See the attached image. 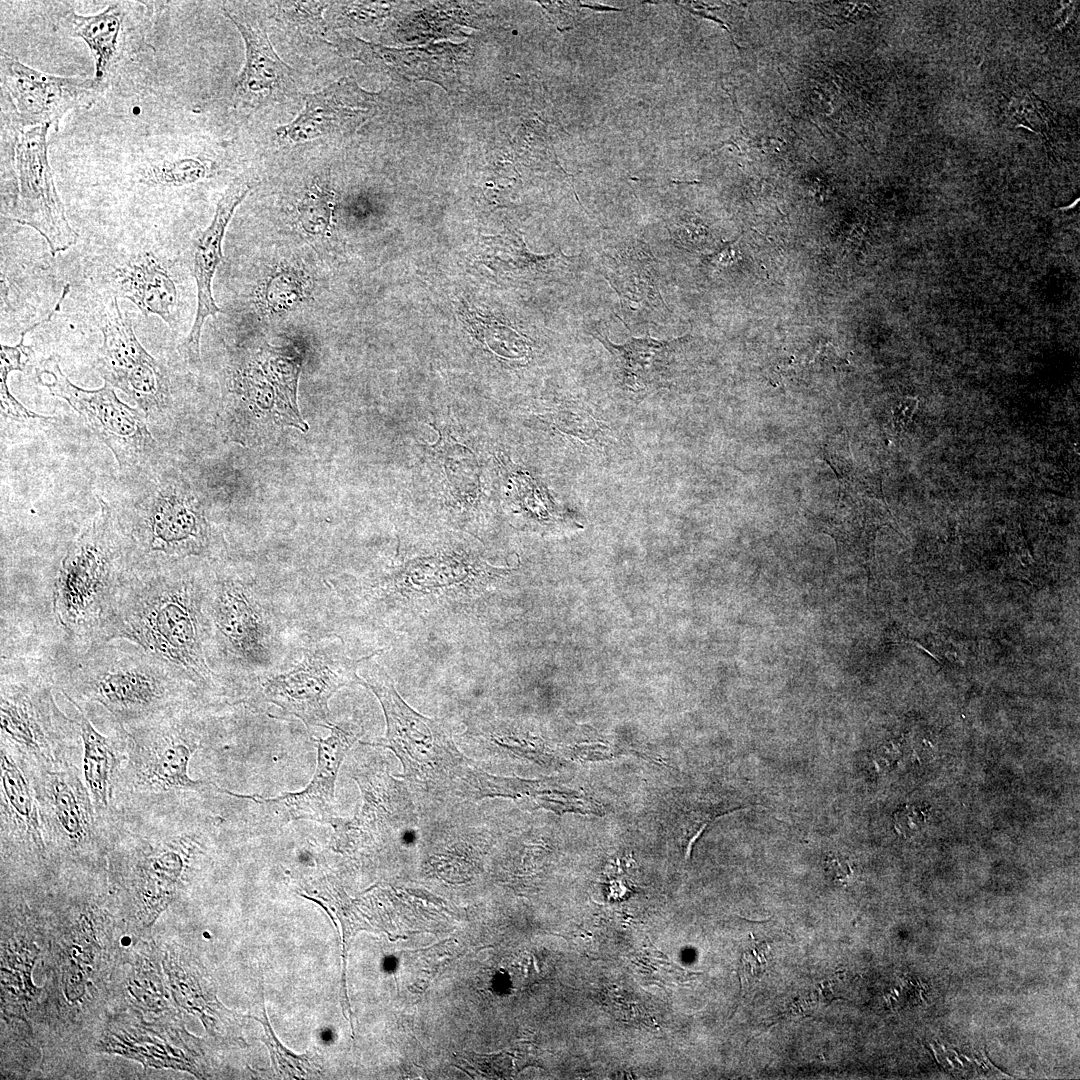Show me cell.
I'll return each mask as SVG.
<instances>
[{
	"label": "cell",
	"mask_w": 1080,
	"mask_h": 1080,
	"mask_svg": "<svg viewBox=\"0 0 1080 1080\" xmlns=\"http://www.w3.org/2000/svg\"><path fill=\"white\" fill-rule=\"evenodd\" d=\"M206 589V577L176 562L132 565L90 646L130 641L178 670L206 699L220 695L208 655Z\"/></svg>",
	"instance_id": "cell-1"
},
{
	"label": "cell",
	"mask_w": 1080,
	"mask_h": 1080,
	"mask_svg": "<svg viewBox=\"0 0 1080 1080\" xmlns=\"http://www.w3.org/2000/svg\"><path fill=\"white\" fill-rule=\"evenodd\" d=\"M54 680L71 704H97L126 730L208 701L178 670L127 640L87 647Z\"/></svg>",
	"instance_id": "cell-2"
},
{
	"label": "cell",
	"mask_w": 1080,
	"mask_h": 1080,
	"mask_svg": "<svg viewBox=\"0 0 1080 1080\" xmlns=\"http://www.w3.org/2000/svg\"><path fill=\"white\" fill-rule=\"evenodd\" d=\"M205 704H190L126 730L127 761L114 808L161 798L221 794L214 782L188 774L192 756L210 735L211 718Z\"/></svg>",
	"instance_id": "cell-3"
},
{
	"label": "cell",
	"mask_w": 1080,
	"mask_h": 1080,
	"mask_svg": "<svg viewBox=\"0 0 1080 1080\" xmlns=\"http://www.w3.org/2000/svg\"><path fill=\"white\" fill-rule=\"evenodd\" d=\"M0 679V744L34 771L79 766L80 726L54 699V672L37 661L2 658Z\"/></svg>",
	"instance_id": "cell-4"
},
{
	"label": "cell",
	"mask_w": 1080,
	"mask_h": 1080,
	"mask_svg": "<svg viewBox=\"0 0 1080 1080\" xmlns=\"http://www.w3.org/2000/svg\"><path fill=\"white\" fill-rule=\"evenodd\" d=\"M67 549L53 588L55 617L66 635L93 644L124 575L132 566L109 506Z\"/></svg>",
	"instance_id": "cell-5"
},
{
	"label": "cell",
	"mask_w": 1080,
	"mask_h": 1080,
	"mask_svg": "<svg viewBox=\"0 0 1080 1080\" xmlns=\"http://www.w3.org/2000/svg\"><path fill=\"white\" fill-rule=\"evenodd\" d=\"M361 684L378 698L387 725L385 737L369 745L390 749L402 763L401 776L425 788H435L466 774V759L449 731L441 722L409 707L382 669L375 665Z\"/></svg>",
	"instance_id": "cell-6"
},
{
	"label": "cell",
	"mask_w": 1080,
	"mask_h": 1080,
	"mask_svg": "<svg viewBox=\"0 0 1080 1080\" xmlns=\"http://www.w3.org/2000/svg\"><path fill=\"white\" fill-rule=\"evenodd\" d=\"M132 564L174 563L199 555L208 546V525L194 496L161 487L124 521H117Z\"/></svg>",
	"instance_id": "cell-7"
},
{
	"label": "cell",
	"mask_w": 1080,
	"mask_h": 1080,
	"mask_svg": "<svg viewBox=\"0 0 1080 1080\" xmlns=\"http://www.w3.org/2000/svg\"><path fill=\"white\" fill-rule=\"evenodd\" d=\"M37 379L80 414L112 451L121 470L146 467L155 459L157 442L147 427L144 412L121 402L109 383L96 390L74 385L62 372L55 355L42 362Z\"/></svg>",
	"instance_id": "cell-8"
},
{
	"label": "cell",
	"mask_w": 1080,
	"mask_h": 1080,
	"mask_svg": "<svg viewBox=\"0 0 1080 1080\" xmlns=\"http://www.w3.org/2000/svg\"><path fill=\"white\" fill-rule=\"evenodd\" d=\"M33 778L54 862L95 863L107 854L106 823L95 810L80 767L33 770Z\"/></svg>",
	"instance_id": "cell-9"
},
{
	"label": "cell",
	"mask_w": 1080,
	"mask_h": 1080,
	"mask_svg": "<svg viewBox=\"0 0 1080 1080\" xmlns=\"http://www.w3.org/2000/svg\"><path fill=\"white\" fill-rule=\"evenodd\" d=\"M2 120L16 129L58 128L70 110L91 106L103 92L94 79L63 77L33 69L1 52Z\"/></svg>",
	"instance_id": "cell-10"
},
{
	"label": "cell",
	"mask_w": 1080,
	"mask_h": 1080,
	"mask_svg": "<svg viewBox=\"0 0 1080 1080\" xmlns=\"http://www.w3.org/2000/svg\"><path fill=\"white\" fill-rule=\"evenodd\" d=\"M48 126L18 130L15 168L18 198L13 220L36 230L52 255L68 250L78 240L57 192L48 160Z\"/></svg>",
	"instance_id": "cell-11"
},
{
	"label": "cell",
	"mask_w": 1080,
	"mask_h": 1080,
	"mask_svg": "<svg viewBox=\"0 0 1080 1080\" xmlns=\"http://www.w3.org/2000/svg\"><path fill=\"white\" fill-rule=\"evenodd\" d=\"M371 656L353 660L325 648H307L299 664L264 683V696L285 713L297 717L308 729L318 726L329 729L333 724L328 707L330 698L344 686L361 684L357 668Z\"/></svg>",
	"instance_id": "cell-12"
},
{
	"label": "cell",
	"mask_w": 1080,
	"mask_h": 1080,
	"mask_svg": "<svg viewBox=\"0 0 1080 1080\" xmlns=\"http://www.w3.org/2000/svg\"><path fill=\"white\" fill-rule=\"evenodd\" d=\"M101 331L103 344L96 368L105 382L126 393L146 415L163 409L169 398L167 376L138 341L117 297L111 301Z\"/></svg>",
	"instance_id": "cell-13"
},
{
	"label": "cell",
	"mask_w": 1080,
	"mask_h": 1080,
	"mask_svg": "<svg viewBox=\"0 0 1080 1080\" xmlns=\"http://www.w3.org/2000/svg\"><path fill=\"white\" fill-rule=\"evenodd\" d=\"M0 837L3 860L42 869L53 861L33 770L0 744Z\"/></svg>",
	"instance_id": "cell-14"
},
{
	"label": "cell",
	"mask_w": 1080,
	"mask_h": 1080,
	"mask_svg": "<svg viewBox=\"0 0 1080 1080\" xmlns=\"http://www.w3.org/2000/svg\"><path fill=\"white\" fill-rule=\"evenodd\" d=\"M206 579L209 662L212 656L220 661L260 662L268 633L260 607L244 583L220 575Z\"/></svg>",
	"instance_id": "cell-15"
},
{
	"label": "cell",
	"mask_w": 1080,
	"mask_h": 1080,
	"mask_svg": "<svg viewBox=\"0 0 1080 1080\" xmlns=\"http://www.w3.org/2000/svg\"><path fill=\"white\" fill-rule=\"evenodd\" d=\"M326 738H315L317 765L309 784L301 791L285 793L275 798L258 795H241L223 790L225 795L250 799L266 805L288 820H310L332 825L334 814L335 783L346 753L357 740V735L346 728L332 724Z\"/></svg>",
	"instance_id": "cell-16"
},
{
	"label": "cell",
	"mask_w": 1080,
	"mask_h": 1080,
	"mask_svg": "<svg viewBox=\"0 0 1080 1080\" xmlns=\"http://www.w3.org/2000/svg\"><path fill=\"white\" fill-rule=\"evenodd\" d=\"M252 188L244 180L229 185L219 200L210 225L195 240L192 249V272L197 285V310L189 335L180 346L183 355L192 362L200 356L202 326L208 316L220 309L212 296V279L222 259V240L226 227L236 209Z\"/></svg>",
	"instance_id": "cell-17"
},
{
	"label": "cell",
	"mask_w": 1080,
	"mask_h": 1080,
	"mask_svg": "<svg viewBox=\"0 0 1080 1080\" xmlns=\"http://www.w3.org/2000/svg\"><path fill=\"white\" fill-rule=\"evenodd\" d=\"M132 12L131 3L116 2L94 15H80L72 9L58 15L59 26L89 47L95 64L93 79L102 91L133 47Z\"/></svg>",
	"instance_id": "cell-18"
},
{
	"label": "cell",
	"mask_w": 1080,
	"mask_h": 1080,
	"mask_svg": "<svg viewBox=\"0 0 1080 1080\" xmlns=\"http://www.w3.org/2000/svg\"><path fill=\"white\" fill-rule=\"evenodd\" d=\"M606 278L631 321H654L666 316L658 286L656 261L646 244H621L605 256Z\"/></svg>",
	"instance_id": "cell-19"
},
{
	"label": "cell",
	"mask_w": 1080,
	"mask_h": 1080,
	"mask_svg": "<svg viewBox=\"0 0 1080 1080\" xmlns=\"http://www.w3.org/2000/svg\"><path fill=\"white\" fill-rule=\"evenodd\" d=\"M75 718L80 726L82 741V777L95 810L105 823L112 815L116 791L127 761V731L114 723L111 734L100 733L84 710Z\"/></svg>",
	"instance_id": "cell-20"
},
{
	"label": "cell",
	"mask_w": 1080,
	"mask_h": 1080,
	"mask_svg": "<svg viewBox=\"0 0 1080 1080\" xmlns=\"http://www.w3.org/2000/svg\"><path fill=\"white\" fill-rule=\"evenodd\" d=\"M224 13L239 30L246 49V60L235 86L237 104L258 107L285 97L294 86L291 68L277 55L265 30L257 24Z\"/></svg>",
	"instance_id": "cell-21"
},
{
	"label": "cell",
	"mask_w": 1080,
	"mask_h": 1080,
	"mask_svg": "<svg viewBox=\"0 0 1080 1080\" xmlns=\"http://www.w3.org/2000/svg\"><path fill=\"white\" fill-rule=\"evenodd\" d=\"M116 295L134 303L144 316L158 315L171 327L178 315V295L164 267L144 253L114 272Z\"/></svg>",
	"instance_id": "cell-22"
},
{
	"label": "cell",
	"mask_w": 1080,
	"mask_h": 1080,
	"mask_svg": "<svg viewBox=\"0 0 1080 1080\" xmlns=\"http://www.w3.org/2000/svg\"><path fill=\"white\" fill-rule=\"evenodd\" d=\"M597 338L615 356L622 383L633 391L647 389L665 380L679 341L646 337L631 338L622 345H615L606 337Z\"/></svg>",
	"instance_id": "cell-23"
},
{
	"label": "cell",
	"mask_w": 1080,
	"mask_h": 1080,
	"mask_svg": "<svg viewBox=\"0 0 1080 1080\" xmlns=\"http://www.w3.org/2000/svg\"><path fill=\"white\" fill-rule=\"evenodd\" d=\"M346 85L339 82L304 96L305 105L289 124L277 129L278 136L290 143L319 138L342 128L354 114L343 100Z\"/></svg>",
	"instance_id": "cell-24"
},
{
	"label": "cell",
	"mask_w": 1080,
	"mask_h": 1080,
	"mask_svg": "<svg viewBox=\"0 0 1080 1080\" xmlns=\"http://www.w3.org/2000/svg\"><path fill=\"white\" fill-rule=\"evenodd\" d=\"M331 213V197L318 188L308 191L299 206L300 222L312 234L323 233L327 229Z\"/></svg>",
	"instance_id": "cell-25"
},
{
	"label": "cell",
	"mask_w": 1080,
	"mask_h": 1080,
	"mask_svg": "<svg viewBox=\"0 0 1080 1080\" xmlns=\"http://www.w3.org/2000/svg\"><path fill=\"white\" fill-rule=\"evenodd\" d=\"M324 2H280L278 15L290 26L308 33H319L324 26L322 11Z\"/></svg>",
	"instance_id": "cell-26"
},
{
	"label": "cell",
	"mask_w": 1080,
	"mask_h": 1080,
	"mask_svg": "<svg viewBox=\"0 0 1080 1080\" xmlns=\"http://www.w3.org/2000/svg\"><path fill=\"white\" fill-rule=\"evenodd\" d=\"M8 374H9V372H7L6 370L0 369V377H1L0 397H1V414H2V416L6 417V418H10L11 420H14V421H17V422H24V423L28 422V421H31V420H33V421H37V420L44 421V420L50 419L51 417L41 416L39 414H36V413L28 410L10 393L8 385H7Z\"/></svg>",
	"instance_id": "cell-27"
},
{
	"label": "cell",
	"mask_w": 1080,
	"mask_h": 1080,
	"mask_svg": "<svg viewBox=\"0 0 1080 1080\" xmlns=\"http://www.w3.org/2000/svg\"><path fill=\"white\" fill-rule=\"evenodd\" d=\"M205 175L204 166L194 160H184L174 163L166 171H163L161 178L170 183H189L202 178Z\"/></svg>",
	"instance_id": "cell-28"
},
{
	"label": "cell",
	"mask_w": 1080,
	"mask_h": 1080,
	"mask_svg": "<svg viewBox=\"0 0 1080 1080\" xmlns=\"http://www.w3.org/2000/svg\"><path fill=\"white\" fill-rule=\"evenodd\" d=\"M723 812L721 810H697L689 814V819L686 822V847L685 857L691 854L693 844L707 827V825L715 819L714 817L721 816Z\"/></svg>",
	"instance_id": "cell-29"
},
{
	"label": "cell",
	"mask_w": 1080,
	"mask_h": 1080,
	"mask_svg": "<svg viewBox=\"0 0 1080 1080\" xmlns=\"http://www.w3.org/2000/svg\"><path fill=\"white\" fill-rule=\"evenodd\" d=\"M923 821L922 811L911 806L899 809L894 815L895 828L904 836L911 835L917 831L921 827Z\"/></svg>",
	"instance_id": "cell-30"
},
{
	"label": "cell",
	"mask_w": 1080,
	"mask_h": 1080,
	"mask_svg": "<svg viewBox=\"0 0 1080 1080\" xmlns=\"http://www.w3.org/2000/svg\"><path fill=\"white\" fill-rule=\"evenodd\" d=\"M825 865L827 874L834 882L840 884L849 882L853 870L845 859L837 856H830L827 857Z\"/></svg>",
	"instance_id": "cell-31"
},
{
	"label": "cell",
	"mask_w": 1080,
	"mask_h": 1080,
	"mask_svg": "<svg viewBox=\"0 0 1080 1080\" xmlns=\"http://www.w3.org/2000/svg\"><path fill=\"white\" fill-rule=\"evenodd\" d=\"M917 401L912 398H905L899 402L894 410V419L897 424H905L912 416Z\"/></svg>",
	"instance_id": "cell-32"
}]
</instances>
